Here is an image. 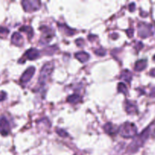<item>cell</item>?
Segmentation results:
<instances>
[{"instance_id": "obj_1", "label": "cell", "mask_w": 155, "mask_h": 155, "mask_svg": "<svg viewBox=\"0 0 155 155\" xmlns=\"http://www.w3.org/2000/svg\"><path fill=\"white\" fill-rule=\"evenodd\" d=\"M155 133V125L151 124V126L145 129L141 134L136 136L131 145L128 148V151L130 153H135L145 144V142L152 136Z\"/></svg>"}, {"instance_id": "obj_2", "label": "cell", "mask_w": 155, "mask_h": 155, "mask_svg": "<svg viewBox=\"0 0 155 155\" xmlns=\"http://www.w3.org/2000/svg\"><path fill=\"white\" fill-rule=\"evenodd\" d=\"M119 133L122 137L130 139V138H133L136 136L137 127L133 123L126 122L120 127Z\"/></svg>"}, {"instance_id": "obj_3", "label": "cell", "mask_w": 155, "mask_h": 155, "mask_svg": "<svg viewBox=\"0 0 155 155\" xmlns=\"http://www.w3.org/2000/svg\"><path fill=\"white\" fill-rule=\"evenodd\" d=\"M53 70H54V64H53L52 62L46 63L43 67H42L39 77V85L42 86V85H44L46 83L48 79L49 78L50 76H51Z\"/></svg>"}, {"instance_id": "obj_4", "label": "cell", "mask_w": 155, "mask_h": 155, "mask_svg": "<svg viewBox=\"0 0 155 155\" xmlns=\"http://www.w3.org/2000/svg\"><path fill=\"white\" fill-rule=\"evenodd\" d=\"M138 27H139V35L141 37H148L153 34L151 25L146 24H140Z\"/></svg>"}, {"instance_id": "obj_5", "label": "cell", "mask_w": 155, "mask_h": 155, "mask_svg": "<svg viewBox=\"0 0 155 155\" xmlns=\"http://www.w3.org/2000/svg\"><path fill=\"white\" fill-rule=\"evenodd\" d=\"M22 5L26 12H34L40 8L41 2L39 1H23Z\"/></svg>"}, {"instance_id": "obj_6", "label": "cell", "mask_w": 155, "mask_h": 155, "mask_svg": "<svg viewBox=\"0 0 155 155\" xmlns=\"http://www.w3.org/2000/svg\"><path fill=\"white\" fill-rule=\"evenodd\" d=\"M10 133V125L4 116L0 117V133L2 136H7Z\"/></svg>"}, {"instance_id": "obj_7", "label": "cell", "mask_w": 155, "mask_h": 155, "mask_svg": "<svg viewBox=\"0 0 155 155\" xmlns=\"http://www.w3.org/2000/svg\"><path fill=\"white\" fill-rule=\"evenodd\" d=\"M35 68L33 67H30V68H27L25 71H24V74H22L21 77V82L22 83H28L30 80V79L32 78V77L33 76L35 73Z\"/></svg>"}, {"instance_id": "obj_8", "label": "cell", "mask_w": 155, "mask_h": 155, "mask_svg": "<svg viewBox=\"0 0 155 155\" xmlns=\"http://www.w3.org/2000/svg\"><path fill=\"white\" fill-rule=\"evenodd\" d=\"M39 55H40V53L36 48H30V49L27 50L25 54H24V57L27 58V59L30 61L37 59L39 57Z\"/></svg>"}, {"instance_id": "obj_9", "label": "cell", "mask_w": 155, "mask_h": 155, "mask_svg": "<svg viewBox=\"0 0 155 155\" xmlns=\"http://www.w3.org/2000/svg\"><path fill=\"white\" fill-rule=\"evenodd\" d=\"M12 42L17 46H21L24 42V39L19 33H14L12 36Z\"/></svg>"}, {"instance_id": "obj_10", "label": "cell", "mask_w": 155, "mask_h": 155, "mask_svg": "<svg viewBox=\"0 0 155 155\" xmlns=\"http://www.w3.org/2000/svg\"><path fill=\"white\" fill-rule=\"evenodd\" d=\"M126 110L129 114H136L138 112L137 106L136 105V104L131 102V101H127V102H126Z\"/></svg>"}, {"instance_id": "obj_11", "label": "cell", "mask_w": 155, "mask_h": 155, "mask_svg": "<svg viewBox=\"0 0 155 155\" xmlns=\"http://www.w3.org/2000/svg\"><path fill=\"white\" fill-rule=\"evenodd\" d=\"M75 57L80 61V62H86L89 59L90 56L89 55V54L85 51H79V52L76 53L75 54Z\"/></svg>"}, {"instance_id": "obj_12", "label": "cell", "mask_w": 155, "mask_h": 155, "mask_svg": "<svg viewBox=\"0 0 155 155\" xmlns=\"http://www.w3.org/2000/svg\"><path fill=\"white\" fill-rule=\"evenodd\" d=\"M120 79L130 83L131 82L132 79H133V74H132V73L129 70H124L122 72V74H121Z\"/></svg>"}, {"instance_id": "obj_13", "label": "cell", "mask_w": 155, "mask_h": 155, "mask_svg": "<svg viewBox=\"0 0 155 155\" xmlns=\"http://www.w3.org/2000/svg\"><path fill=\"white\" fill-rule=\"evenodd\" d=\"M147 66V61L146 60H140L138 61L135 64V70L136 71H142Z\"/></svg>"}, {"instance_id": "obj_14", "label": "cell", "mask_w": 155, "mask_h": 155, "mask_svg": "<svg viewBox=\"0 0 155 155\" xmlns=\"http://www.w3.org/2000/svg\"><path fill=\"white\" fill-rule=\"evenodd\" d=\"M104 130L107 134L112 135L116 133V129H115L114 126L111 123H107V124H106L104 127Z\"/></svg>"}, {"instance_id": "obj_15", "label": "cell", "mask_w": 155, "mask_h": 155, "mask_svg": "<svg viewBox=\"0 0 155 155\" xmlns=\"http://www.w3.org/2000/svg\"><path fill=\"white\" fill-rule=\"evenodd\" d=\"M20 30L22 32H25V33H27L29 37H32L33 34V29H32L31 27L30 26H24V27H21L20 28Z\"/></svg>"}, {"instance_id": "obj_16", "label": "cell", "mask_w": 155, "mask_h": 155, "mask_svg": "<svg viewBox=\"0 0 155 155\" xmlns=\"http://www.w3.org/2000/svg\"><path fill=\"white\" fill-rule=\"evenodd\" d=\"M80 101V96L77 94H74V95H71L68 98V101L70 103H73V104H76L78 101Z\"/></svg>"}, {"instance_id": "obj_17", "label": "cell", "mask_w": 155, "mask_h": 155, "mask_svg": "<svg viewBox=\"0 0 155 155\" xmlns=\"http://www.w3.org/2000/svg\"><path fill=\"white\" fill-rule=\"evenodd\" d=\"M58 27L59 28H61V30L64 31L67 35H73L74 33V32L73 31V30H71V28H69L67 25H62V24H61V25H58Z\"/></svg>"}, {"instance_id": "obj_18", "label": "cell", "mask_w": 155, "mask_h": 155, "mask_svg": "<svg viewBox=\"0 0 155 155\" xmlns=\"http://www.w3.org/2000/svg\"><path fill=\"white\" fill-rule=\"evenodd\" d=\"M117 90H118V92H121V93H124V94H127V86H126L125 84H124V83H119V84H118V86H117Z\"/></svg>"}, {"instance_id": "obj_19", "label": "cell", "mask_w": 155, "mask_h": 155, "mask_svg": "<svg viewBox=\"0 0 155 155\" xmlns=\"http://www.w3.org/2000/svg\"><path fill=\"white\" fill-rule=\"evenodd\" d=\"M9 33V30L5 27H0V38H5Z\"/></svg>"}, {"instance_id": "obj_20", "label": "cell", "mask_w": 155, "mask_h": 155, "mask_svg": "<svg viewBox=\"0 0 155 155\" xmlns=\"http://www.w3.org/2000/svg\"><path fill=\"white\" fill-rule=\"evenodd\" d=\"M95 53L98 55H104L106 54V51L104 49V48H99V49H96L95 51Z\"/></svg>"}, {"instance_id": "obj_21", "label": "cell", "mask_w": 155, "mask_h": 155, "mask_svg": "<svg viewBox=\"0 0 155 155\" xmlns=\"http://www.w3.org/2000/svg\"><path fill=\"white\" fill-rule=\"evenodd\" d=\"M57 133L58 134L59 136H61V137H66V136H68V134H67L66 131L61 130V129H60V130H57Z\"/></svg>"}, {"instance_id": "obj_22", "label": "cell", "mask_w": 155, "mask_h": 155, "mask_svg": "<svg viewBox=\"0 0 155 155\" xmlns=\"http://www.w3.org/2000/svg\"><path fill=\"white\" fill-rule=\"evenodd\" d=\"M127 34H128L129 37H132L133 35V30H131V29H130V30H127Z\"/></svg>"}, {"instance_id": "obj_23", "label": "cell", "mask_w": 155, "mask_h": 155, "mask_svg": "<svg viewBox=\"0 0 155 155\" xmlns=\"http://www.w3.org/2000/svg\"><path fill=\"white\" fill-rule=\"evenodd\" d=\"M5 98V94L4 92H0V101Z\"/></svg>"}, {"instance_id": "obj_24", "label": "cell", "mask_w": 155, "mask_h": 155, "mask_svg": "<svg viewBox=\"0 0 155 155\" xmlns=\"http://www.w3.org/2000/svg\"><path fill=\"white\" fill-rule=\"evenodd\" d=\"M135 4L134 3H131V4H130V10L131 11V12H133V11L135 10Z\"/></svg>"}, {"instance_id": "obj_25", "label": "cell", "mask_w": 155, "mask_h": 155, "mask_svg": "<svg viewBox=\"0 0 155 155\" xmlns=\"http://www.w3.org/2000/svg\"><path fill=\"white\" fill-rule=\"evenodd\" d=\"M150 95H151V97H152V98H155V87L152 89V91H151V93H150Z\"/></svg>"}, {"instance_id": "obj_26", "label": "cell", "mask_w": 155, "mask_h": 155, "mask_svg": "<svg viewBox=\"0 0 155 155\" xmlns=\"http://www.w3.org/2000/svg\"><path fill=\"white\" fill-rule=\"evenodd\" d=\"M150 75H151V77H155V68L150 71Z\"/></svg>"}, {"instance_id": "obj_27", "label": "cell", "mask_w": 155, "mask_h": 155, "mask_svg": "<svg viewBox=\"0 0 155 155\" xmlns=\"http://www.w3.org/2000/svg\"><path fill=\"white\" fill-rule=\"evenodd\" d=\"M153 59H154V61H155V55L154 56V58H153Z\"/></svg>"}]
</instances>
